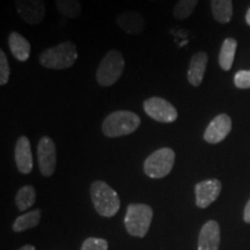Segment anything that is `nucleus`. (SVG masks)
<instances>
[{"label": "nucleus", "mask_w": 250, "mask_h": 250, "mask_svg": "<svg viewBox=\"0 0 250 250\" xmlns=\"http://www.w3.org/2000/svg\"><path fill=\"white\" fill-rule=\"evenodd\" d=\"M243 220H245L247 224H250V199L248 201V203H247L245 212H243Z\"/></svg>", "instance_id": "nucleus-26"}, {"label": "nucleus", "mask_w": 250, "mask_h": 250, "mask_svg": "<svg viewBox=\"0 0 250 250\" xmlns=\"http://www.w3.org/2000/svg\"><path fill=\"white\" fill-rule=\"evenodd\" d=\"M117 26L130 35H139L145 29V20L143 15L136 11H126L116 18Z\"/></svg>", "instance_id": "nucleus-14"}, {"label": "nucleus", "mask_w": 250, "mask_h": 250, "mask_svg": "<svg viewBox=\"0 0 250 250\" xmlns=\"http://www.w3.org/2000/svg\"><path fill=\"white\" fill-rule=\"evenodd\" d=\"M55 5L58 13L67 19L78 18L83 11L79 0H55Z\"/></svg>", "instance_id": "nucleus-21"}, {"label": "nucleus", "mask_w": 250, "mask_h": 250, "mask_svg": "<svg viewBox=\"0 0 250 250\" xmlns=\"http://www.w3.org/2000/svg\"><path fill=\"white\" fill-rule=\"evenodd\" d=\"M153 219V208L147 204H130L124 217L127 233L134 237H145Z\"/></svg>", "instance_id": "nucleus-4"}, {"label": "nucleus", "mask_w": 250, "mask_h": 250, "mask_svg": "<svg viewBox=\"0 0 250 250\" xmlns=\"http://www.w3.org/2000/svg\"><path fill=\"white\" fill-rule=\"evenodd\" d=\"M20 18L28 24H40L45 15V4L43 0H14Z\"/></svg>", "instance_id": "nucleus-9"}, {"label": "nucleus", "mask_w": 250, "mask_h": 250, "mask_svg": "<svg viewBox=\"0 0 250 250\" xmlns=\"http://www.w3.org/2000/svg\"><path fill=\"white\" fill-rule=\"evenodd\" d=\"M90 197L96 212L102 217L111 218L120 211V197L109 184L103 181H95L92 183Z\"/></svg>", "instance_id": "nucleus-3"}, {"label": "nucleus", "mask_w": 250, "mask_h": 250, "mask_svg": "<svg viewBox=\"0 0 250 250\" xmlns=\"http://www.w3.org/2000/svg\"><path fill=\"white\" fill-rule=\"evenodd\" d=\"M237 48V42L235 39L228 37L224 41L221 45L220 52H219V65L224 71H229L233 66L234 57Z\"/></svg>", "instance_id": "nucleus-17"}, {"label": "nucleus", "mask_w": 250, "mask_h": 250, "mask_svg": "<svg viewBox=\"0 0 250 250\" xmlns=\"http://www.w3.org/2000/svg\"><path fill=\"white\" fill-rule=\"evenodd\" d=\"M108 242L104 239L99 237H88L83 242L81 250H108Z\"/></svg>", "instance_id": "nucleus-23"}, {"label": "nucleus", "mask_w": 250, "mask_h": 250, "mask_svg": "<svg viewBox=\"0 0 250 250\" xmlns=\"http://www.w3.org/2000/svg\"><path fill=\"white\" fill-rule=\"evenodd\" d=\"M78 50L73 42L65 41L58 45L45 49L40 55V64L50 70H66L76 64Z\"/></svg>", "instance_id": "nucleus-1"}, {"label": "nucleus", "mask_w": 250, "mask_h": 250, "mask_svg": "<svg viewBox=\"0 0 250 250\" xmlns=\"http://www.w3.org/2000/svg\"><path fill=\"white\" fill-rule=\"evenodd\" d=\"M140 117L129 110H117L109 114L102 123V132L109 138L127 136L140 126Z\"/></svg>", "instance_id": "nucleus-2"}, {"label": "nucleus", "mask_w": 250, "mask_h": 250, "mask_svg": "<svg viewBox=\"0 0 250 250\" xmlns=\"http://www.w3.org/2000/svg\"><path fill=\"white\" fill-rule=\"evenodd\" d=\"M9 74H11V67H9L7 56L4 50H0V85L5 86L9 80Z\"/></svg>", "instance_id": "nucleus-24"}, {"label": "nucleus", "mask_w": 250, "mask_h": 250, "mask_svg": "<svg viewBox=\"0 0 250 250\" xmlns=\"http://www.w3.org/2000/svg\"><path fill=\"white\" fill-rule=\"evenodd\" d=\"M149 1H156V0H149Z\"/></svg>", "instance_id": "nucleus-29"}, {"label": "nucleus", "mask_w": 250, "mask_h": 250, "mask_svg": "<svg viewBox=\"0 0 250 250\" xmlns=\"http://www.w3.org/2000/svg\"><path fill=\"white\" fill-rule=\"evenodd\" d=\"M246 22L248 26H250V7L248 11H247V14H246Z\"/></svg>", "instance_id": "nucleus-28"}, {"label": "nucleus", "mask_w": 250, "mask_h": 250, "mask_svg": "<svg viewBox=\"0 0 250 250\" xmlns=\"http://www.w3.org/2000/svg\"><path fill=\"white\" fill-rule=\"evenodd\" d=\"M175 162V152L169 147L156 149L144 162V171L151 179H164L169 175Z\"/></svg>", "instance_id": "nucleus-6"}, {"label": "nucleus", "mask_w": 250, "mask_h": 250, "mask_svg": "<svg viewBox=\"0 0 250 250\" xmlns=\"http://www.w3.org/2000/svg\"><path fill=\"white\" fill-rule=\"evenodd\" d=\"M15 164L21 174H30L33 170V154L29 139L26 136H21L15 144Z\"/></svg>", "instance_id": "nucleus-12"}, {"label": "nucleus", "mask_w": 250, "mask_h": 250, "mask_svg": "<svg viewBox=\"0 0 250 250\" xmlns=\"http://www.w3.org/2000/svg\"><path fill=\"white\" fill-rule=\"evenodd\" d=\"M220 246V227L214 220L203 225L198 236V250H219Z\"/></svg>", "instance_id": "nucleus-13"}, {"label": "nucleus", "mask_w": 250, "mask_h": 250, "mask_svg": "<svg viewBox=\"0 0 250 250\" xmlns=\"http://www.w3.org/2000/svg\"><path fill=\"white\" fill-rule=\"evenodd\" d=\"M41 220V211L40 210H33L27 212L20 217L15 219L13 224V230L14 232H23V230L30 229V228L36 227L40 224Z\"/></svg>", "instance_id": "nucleus-20"}, {"label": "nucleus", "mask_w": 250, "mask_h": 250, "mask_svg": "<svg viewBox=\"0 0 250 250\" xmlns=\"http://www.w3.org/2000/svg\"><path fill=\"white\" fill-rule=\"evenodd\" d=\"M37 160L40 171L43 176L49 177L54 175L57 166V149L54 140L48 136L40 139L37 145Z\"/></svg>", "instance_id": "nucleus-8"}, {"label": "nucleus", "mask_w": 250, "mask_h": 250, "mask_svg": "<svg viewBox=\"0 0 250 250\" xmlns=\"http://www.w3.org/2000/svg\"><path fill=\"white\" fill-rule=\"evenodd\" d=\"M125 61L122 52L118 50H110L100 62L96 71V80L102 87H109L116 83L123 74Z\"/></svg>", "instance_id": "nucleus-5"}, {"label": "nucleus", "mask_w": 250, "mask_h": 250, "mask_svg": "<svg viewBox=\"0 0 250 250\" xmlns=\"http://www.w3.org/2000/svg\"><path fill=\"white\" fill-rule=\"evenodd\" d=\"M221 191V182L212 179L202 181L195 186L196 205L199 208H206L218 198Z\"/></svg>", "instance_id": "nucleus-11"}, {"label": "nucleus", "mask_w": 250, "mask_h": 250, "mask_svg": "<svg viewBox=\"0 0 250 250\" xmlns=\"http://www.w3.org/2000/svg\"><path fill=\"white\" fill-rule=\"evenodd\" d=\"M36 191L33 186H23L15 196V205L20 211H26L35 204Z\"/></svg>", "instance_id": "nucleus-19"}, {"label": "nucleus", "mask_w": 250, "mask_h": 250, "mask_svg": "<svg viewBox=\"0 0 250 250\" xmlns=\"http://www.w3.org/2000/svg\"><path fill=\"white\" fill-rule=\"evenodd\" d=\"M18 250H36V249H35V247H34V246H31V245H26V246L21 247V248H20V249H18Z\"/></svg>", "instance_id": "nucleus-27"}, {"label": "nucleus", "mask_w": 250, "mask_h": 250, "mask_svg": "<svg viewBox=\"0 0 250 250\" xmlns=\"http://www.w3.org/2000/svg\"><path fill=\"white\" fill-rule=\"evenodd\" d=\"M8 46L12 55L18 59L19 62L28 61L30 56V43L28 42L26 37H23L18 31H12L8 36Z\"/></svg>", "instance_id": "nucleus-16"}, {"label": "nucleus", "mask_w": 250, "mask_h": 250, "mask_svg": "<svg viewBox=\"0 0 250 250\" xmlns=\"http://www.w3.org/2000/svg\"><path fill=\"white\" fill-rule=\"evenodd\" d=\"M208 56L204 51H199L190 59L189 70H188V80L192 86L198 87L202 85L206 66H208Z\"/></svg>", "instance_id": "nucleus-15"}, {"label": "nucleus", "mask_w": 250, "mask_h": 250, "mask_svg": "<svg viewBox=\"0 0 250 250\" xmlns=\"http://www.w3.org/2000/svg\"><path fill=\"white\" fill-rule=\"evenodd\" d=\"M232 130V120L226 114L215 116L208 125L204 132V139L208 144H218L226 138Z\"/></svg>", "instance_id": "nucleus-10"}, {"label": "nucleus", "mask_w": 250, "mask_h": 250, "mask_svg": "<svg viewBox=\"0 0 250 250\" xmlns=\"http://www.w3.org/2000/svg\"><path fill=\"white\" fill-rule=\"evenodd\" d=\"M212 14L219 23H228L233 17V0H211Z\"/></svg>", "instance_id": "nucleus-18"}, {"label": "nucleus", "mask_w": 250, "mask_h": 250, "mask_svg": "<svg viewBox=\"0 0 250 250\" xmlns=\"http://www.w3.org/2000/svg\"><path fill=\"white\" fill-rule=\"evenodd\" d=\"M143 105L148 117L160 123H173L179 117L176 108L167 100L158 98V96L145 100Z\"/></svg>", "instance_id": "nucleus-7"}, {"label": "nucleus", "mask_w": 250, "mask_h": 250, "mask_svg": "<svg viewBox=\"0 0 250 250\" xmlns=\"http://www.w3.org/2000/svg\"><path fill=\"white\" fill-rule=\"evenodd\" d=\"M234 85L240 89L250 88V70H241L234 76Z\"/></svg>", "instance_id": "nucleus-25"}, {"label": "nucleus", "mask_w": 250, "mask_h": 250, "mask_svg": "<svg viewBox=\"0 0 250 250\" xmlns=\"http://www.w3.org/2000/svg\"><path fill=\"white\" fill-rule=\"evenodd\" d=\"M199 0H179L173 9V15L177 20L188 19L195 11Z\"/></svg>", "instance_id": "nucleus-22"}]
</instances>
